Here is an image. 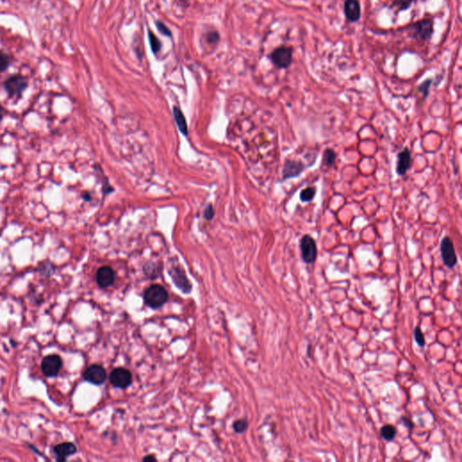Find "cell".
Returning <instances> with one entry per match:
<instances>
[{
  "label": "cell",
  "instance_id": "1",
  "mask_svg": "<svg viewBox=\"0 0 462 462\" xmlns=\"http://www.w3.org/2000/svg\"><path fill=\"white\" fill-rule=\"evenodd\" d=\"M144 299L149 307L153 309H157L167 302L168 293L162 285L153 284L146 290Z\"/></svg>",
  "mask_w": 462,
  "mask_h": 462
},
{
  "label": "cell",
  "instance_id": "2",
  "mask_svg": "<svg viewBox=\"0 0 462 462\" xmlns=\"http://www.w3.org/2000/svg\"><path fill=\"white\" fill-rule=\"evenodd\" d=\"M293 48L291 46H279L270 54V60L275 67L286 69L293 63Z\"/></svg>",
  "mask_w": 462,
  "mask_h": 462
},
{
  "label": "cell",
  "instance_id": "3",
  "mask_svg": "<svg viewBox=\"0 0 462 462\" xmlns=\"http://www.w3.org/2000/svg\"><path fill=\"white\" fill-rule=\"evenodd\" d=\"M300 250L304 262L312 264L316 261L318 256L315 240L310 235H305L300 240Z\"/></svg>",
  "mask_w": 462,
  "mask_h": 462
},
{
  "label": "cell",
  "instance_id": "4",
  "mask_svg": "<svg viewBox=\"0 0 462 462\" xmlns=\"http://www.w3.org/2000/svg\"><path fill=\"white\" fill-rule=\"evenodd\" d=\"M441 258L442 261L447 268H453L457 265V256L455 252V248L453 246V242L450 236H445L442 238L441 242Z\"/></svg>",
  "mask_w": 462,
  "mask_h": 462
},
{
  "label": "cell",
  "instance_id": "5",
  "mask_svg": "<svg viewBox=\"0 0 462 462\" xmlns=\"http://www.w3.org/2000/svg\"><path fill=\"white\" fill-rule=\"evenodd\" d=\"M411 30L415 38L421 41H427L431 39L432 36L433 23L431 19H422L415 23L411 27Z\"/></svg>",
  "mask_w": 462,
  "mask_h": 462
},
{
  "label": "cell",
  "instance_id": "6",
  "mask_svg": "<svg viewBox=\"0 0 462 462\" xmlns=\"http://www.w3.org/2000/svg\"><path fill=\"white\" fill-rule=\"evenodd\" d=\"M110 381L116 388L125 389L132 383V374L126 368H117L111 372Z\"/></svg>",
  "mask_w": 462,
  "mask_h": 462
},
{
  "label": "cell",
  "instance_id": "7",
  "mask_svg": "<svg viewBox=\"0 0 462 462\" xmlns=\"http://www.w3.org/2000/svg\"><path fill=\"white\" fill-rule=\"evenodd\" d=\"M62 367L63 360L58 355H50L44 357L41 365L42 373L49 378H53L57 376Z\"/></svg>",
  "mask_w": 462,
  "mask_h": 462
},
{
  "label": "cell",
  "instance_id": "8",
  "mask_svg": "<svg viewBox=\"0 0 462 462\" xmlns=\"http://www.w3.org/2000/svg\"><path fill=\"white\" fill-rule=\"evenodd\" d=\"M308 166L305 165L301 160L296 159H286L284 162V169H283V181L287 179L295 178L298 177L304 173L305 169Z\"/></svg>",
  "mask_w": 462,
  "mask_h": 462
},
{
  "label": "cell",
  "instance_id": "9",
  "mask_svg": "<svg viewBox=\"0 0 462 462\" xmlns=\"http://www.w3.org/2000/svg\"><path fill=\"white\" fill-rule=\"evenodd\" d=\"M27 87V79L20 75L12 76L5 80V89L10 97L19 96Z\"/></svg>",
  "mask_w": 462,
  "mask_h": 462
},
{
  "label": "cell",
  "instance_id": "10",
  "mask_svg": "<svg viewBox=\"0 0 462 462\" xmlns=\"http://www.w3.org/2000/svg\"><path fill=\"white\" fill-rule=\"evenodd\" d=\"M83 378L93 385H102L107 378V372L105 368L100 365H92L85 370Z\"/></svg>",
  "mask_w": 462,
  "mask_h": 462
},
{
  "label": "cell",
  "instance_id": "11",
  "mask_svg": "<svg viewBox=\"0 0 462 462\" xmlns=\"http://www.w3.org/2000/svg\"><path fill=\"white\" fill-rule=\"evenodd\" d=\"M96 280L101 288H108L115 281V272L110 267H101L96 274Z\"/></svg>",
  "mask_w": 462,
  "mask_h": 462
},
{
  "label": "cell",
  "instance_id": "12",
  "mask_svg": "<svg viewBox=\"0 0 462 462\" xmlns=\"http://www.w3.org/2000/svg\"><path fill=\"white\" fill-rule=\"evenodd\" d=\"M344 14L349 23L357 22L361 17V8L357 0H345Z\"/></svg>",
  "mask_w": 462,
  "mask_h": 462
},
{
  "label": "cell",
  "instance_id": "13",
  "mask_svg": "<svg viewBox=\"0 0 462 462\" xmlns=\"http://www.w3.org/2000/svg\"><path fill=\"white\" fill-rule=\"evenodd\" d=\"M412 164V155L408 148H404L402 152L397 155L396 163V173L399 176H404L408 172Z\"/></svg>",
  "mask_w": 462,
  "mask_h": 462
},
{
  "label": "cell",
  "instance_id": "14",
  "mask_svg": "<svg viewBox=\"0 0 462 462\" xmlns=\"http://www.w3.org/2000/svg\"><path fill=\"white\" fill-rule=\"evenodd\" d=\"M77 452V448L72 442H63L53 448V452L56 455L58 462H65L67 458L74 455Z\"/></svg>",
  "mask_w": 462,
  "mask_h": 462
},
{
  "label": "cell",
  "instance_id": "15",
  "mask_svg": "<svg viewBox=\"0 0 462 462\" xmlns=\"http://www.w3.org/2000/svg\"><path fill=\"white\" fill-rule=\"evenodd\" d=\"M171 275L173 277L174 284L176 286L182 290L184 293H190L192 285L190 284L189 280L185 275L184 271L179 268H173L171 271Z\"/></svg>",
  "mask_w": 462,
  "mask_h": 462
},
{
  "label": "cell",
  "instance_id": "16",
  "mask_svg": "<svg viewBox=\"0 0 462 462\" xmlns=\"http://www.w3.org/2000/svg\"><path fill=\"white\" fill-rule=\"evenodd\" d=\"M173 115H174V118H175V121H176V123L178 125L179 129L184 135H187V132H188L187 124H186V121H185L184 116L183 115L182 111H180V109L175 107L173 109Z\"/></svg>",
  "mask_w": 462,
  "mask_h": 462
},
{
  "label": "cell",
  "instance_id": "17",
  "mask_svg": "<svg viewBox=\"0 0 462 462\" xmlns=\"http://www.w3.org/2000/svg\"><path fill=\"white\" fill-rule=\"evenodd\" d=\"M337 154L333 149L327 148L325 151L323 152L322 163L325 165L326 167H332L335 164Z\"/></svg>",
  "mask_w": 462,
  "mask_h": 462
},
{
  "label": "cell",
  "instance_id": "18",
  "mask_svg": "<svg viewBox=\"0 0 462 462\" xmlns=\"http://www.w3.org/2000/svg\"><path fill=\"white\" fill-rule=\"evenodd\" d=\"M316 195V188L313 186L307 187L300 192V200L302 202H310L314 199Z\"/></svg>",
  "mask_w": 462,
  "mask_h": 462
},
{
  "label": "cell",
  "instance_id": "19",
  "mask_svg": "<svg viewBox=\"0 0 462 462\" xmlns=\"http://www.w3.org/2000/svg\"><path fill=\"white\" fill-rule=\"evenodd\" d=\"M380 434L384 440L387 441H393L396 436V429L393 425L386 424L381 428Z\"/></svg>",
  "mask_w": 462,
  "mask_h": 462
},
{
  "label": "cell",
  "instance_id": "20",
  "mask_svg": "<svg viewBox=\"0 0 462 462\" xmlns=\"http://www.w3.org/2000/svg\"><path fill=\"white\" fill-rule=\"evenodd\" d=\"M414 2L415 0H393L392 5L395 10L400 12V11L407 10L409 7H411V5H413Z\"/></svg>",
  "mask_w": 462,
  "mask_h": 462
},
{
  "label": "cell",
  "instance_id": "21",
  "mask_svg": "<svg viewBox=\"0 0 462 462\" xmlns=\"http://www.w3.org/2000/svg\"><path fill=\"white\" fill-rule=\"evenodd\" d=\"M148 39H149V42H150V46L152 49L153 53H159L162 45H161V42L158 39V37H155L152 31H148Z\"/></svg>",
  "mask_w": 462,
  "mask_h": 462
},
{
  "label": "cell",
  "instance_id": "22",
  "mask_svg": "<svg viewBox=\"0 0 462 462\" xmlns=\"http://www.w3.org/2000/svg\"><path fill=\"white\" fill-rule=\"evenodd\" d=\"M414 336H415V342L419 345V346L423 347V346H425V340H424V336L423 332L421 331L420 327L415 328V331H414Z\"/></svg>",
  "mask_w": 462,
  "mask_h": 462
},
{
  "label": "cell",
  "instance_id": "23",
  "mask_svg": "<svg viewBox=\"0 0 462 462\" xmlns=\"http://www.w3.org/2000/svg\"><path fill=\"white\" fill-rule=\"evenodd\" d=\"M431 83H432V80H431V79H426L422 84L419 85L418 90H419L421 93L423 94V96H424V99L427 98V96L429 94V89H430Z\"/></svg>",
  "mask_w": 462,
  "mask_h": 462
},
{
  "label": "cell",
  "instance_id": "24",
  "mask_svg": "<svg viewBox=\"0 0 462 462\" xmlns=\"http://www.w3.org/2000/svg\"><path fill=\"white\" fill-rule=\"evenodd\" d=\"M247 425H248L247 421H236V422L234 423V430H235L237 433H242V432H244V431L247 430Z\"/></svg>",
  "mask_w": 462,
  "mask_h": 462
},
{
  "label": "cell",
  "instance_id": "25",
  "mask_svg": "<svg viewBox=\"0 0 462 462\" xmlns=\"http://www.w3.org/2000/svg\"><path fill=\"white\" fill-rule=\"evenodd\" d=\"M9 65V58L5 53L0 52V73L5 71Z\"/></svg>",
  "mask_w": 462,
  "mask_h": 462
},
{
  "label": "cell",
  "instance_id": "26",
  "mask_svg": "<svg viewBox=\"0 0 462 462\" xmlns=\"http://www.w3.org/2000/svg\"><path fill=\"white\" fill-rule=\"evenodd\" d=\"M156 27H157L158 30L161 32L163 36H166V37H172V32L170 31V29L163 24V22H156Z\"/></svg>",
  "mask_w": 462,
  "mask_h": 462
},
{
  "label": "cell",
  "instance_id": "27",
  "mask_svg": "<svg viewBox=\"0 0 462 462\" xmlns=\"http://www.w3.org/2000/svg\"><path fill=\"white\" fill-rule=\"evenodd\" d=\"M205 216H206L207 219H209V220H210V219L212 218V216H213V210H212V207H211V206H209L208 209L205 211Z\"/></svg>",
  "mask_w": 462,
  "mask_h": 462
},
{
  "label": "cell",
  "instance_id": "28",
  "mask_svg": "<svg viewBox=\"0 0 462 462\" xmlns=\"http://www.w3.org/2000/svg\"><path fill=\"white\" fill-rule=\"evenodd\" d=\"M402 421L404 422L405 426L408 427L409 429H413V428H414V424L412 423V421L408 420L407 418H402Z\"/></svg>",
  "mask_w": 462,
  "mask_h": 462
},
{
  "label": "cell",
  "instance_id": "29",
  "mask_svg": "<svg viewBox=\"0 0 462 462\" xmlns=\"http://www.w3.org/2000/svg\"><path fill=\"white\" fill-rule=\"evenodd\" d=\"M144 462H155L156 459L154 457V456H147V457L144 458L143 459Z\"/></svg>",
  "mask_w": 462,
  "mask_h": 462
},
{
  "label": "cell",
  "instance_id": "30",
  "mask_svg": "<svg viewBox=\"0 0 462 462\" xmlns=\"http://www.w3.org/2000/svg\"><path fill=\"white\" fill-rule=\"evenodd\" d=\"M2 118H3V110L0 107V121L2 120Z\"/></svg>",
  "mask_w": 462,
  "mask_h": 462
}]
</instances>
